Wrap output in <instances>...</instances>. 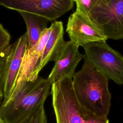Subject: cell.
Listing matches in <instances>:
<instances>
[{"label": "cell", "instance_id": "6da1fadb", "mask_svg": "<svg viewBox=\"0 0 123 123\" xmlns=\"http://www.w3.org/2000/svg\"><path fill=\"white\" fill-rule=\"evenodd\" d=\"M51 84L48 78L38 76L16 86L9 100L0 106V117L4 123H20L44 107Z\"/></svg>", "mask_w": 123, "mask_h": 123}, {"label": "cell", "instance_id": "7a4b0ae2", "mask_svg": "<svg viewBox=\"0 0 123 123\" xmlns=\"http://www.w3.org/2000/svg\"><path fill=\"white\" fill-rule=\"evenodd\" d=\"M72 79L80 104L98 116L108 118L111 99L108 88L109 79L85 62Z\"/></svg>", "mask_w": 123, "mask_h": 123}, {"label": "cell", "instance_id": "3957f363", "mask_svg": "<svg viewBox=\"0 0 123 123\" xmlns=\"http://www.w3.org/2000/svg\"><path fill=\"white\" fill-rule=\"evenodd\" d=\"M52 98L56 123H109L108 118L95 115L83 106L74 93L73 79L66 77L51 84Z\"/></svg>", "mask_w": 123, "mask_h": 123}, {"label": "cell", "instance_id": "277c9868", "mask_svg": "<svg viewBox=\"0 0 123 123\" xmlns=\"http://www.w3.org/2000/svg\"><path fill=\"white\" fill-rule=\"evenodd\" d=\"M28 49L26 32L14 42L0 50V86L5 104L11 97L25 55Z\"/></svg>", "mask_w": 123, "mask_h": 123}, {"label": "cell", "instance_id": "5b68a950", "mask_svg": "<svg viewBox=\"0 0 123 123\" xmlns=\"http://www.w3.org/2000/svg\"><path fill=\"white\" fill-rule=\"evenodd\" d=\"M82 47L84 62L109 79L123 84V56L120 52L105 41L89 43Z\"/></svg>", "mask_w": 123, "mask_h": 123}, {"label": "cell", "instance_id": "8992f818", "mask_svg": "<svg viewBox=\"0 0 123 123\" xmlns=\"http://www.w3.org/2000/svg\"><path fill=\"white\" fill-rule=\"evenodd\" d=\"M88 16L108 38L123 39V0H99Z\"/></svg>", "mask_w": 123, "mask_h": 123}, {"label": "cell", "instance_id": "52a82bcc", "mask_svg": "<svg viewBox=\"0 0 123 123\" xmlns=\"http://www.w3.org/2000/svg\"><path fill=\"white\" fill-rule=\"evenodd\" d=\"M74 3V0H0V5L6 8L41 15L49 21L70 11Z\"/></svg>", "mask_w": 123, "mask_h": 123}, {"label": "cell", "instance_id": "ba28073f", "mask_svg": "<svg viewBox=\"0 0 123 123\" xmlns=\"http://www.w3.org/2000/svg\"><path fill=\"white\" fill-rule=\"evenodd\" d=\"M66 31L70 40L78 47L91 42L106 41L108 39L88 16L76 11L69 16Z\"/></svg>", "mask_w": 123, "mask_h": 123}, {"label": "cell", "instance_id": "9c48e42d", "mask_svg": "<svg viewBox=\"0 0 123 123\" xmlns=\"http://www.w3.org/2000/svg\"><path fill=\"white\" fill-rule=\"evenodd\" d=\"M79 47L70 40L65 41L54 60V65L48 77L51 84L64 78H73L75 69L84 55L79 52Z\"/></svg>", "mask_w": 123, "mask_h": 123}, {"label": "cell", "instance_id": "30bf717a", "mask_svg": "<svg viewBox=\"0 0 123 123\" xmlns=\"http://www.w3.org/2000/svg\"><path fill=\"white\" fill-rule=\"evenodd\" d=\"M50 26L51 28L50 35L41 55L28 81L35 80L38 76V74L41 70L49 62L54 61L65 42L63 38L64 31L62 22L55 21Z\"/></svg>", "mask_w": 123, "mask_h": 123}, {"label": "cell", "instance_id": "8fae6325", "mask_svg": "<svg viewBox=\"0 0 123 123\" xmlns=\"http://www.w3.org/2000/svg\"><path fill=\"white\" fill-rule=\"evenodd\" d=\"M51 30L50 26L46 28L38 42L32 48L28 49L22 64L15 87L22 82L29 80L41 55Z\"/></svg>", "mask_w": 123, "mask_h": 123}, {"label": "cell", "instance_id": "7c38bea8", "mask_svg": "<svg viewBox=\"0 0 123 123\" xmlns=\"http://www.w3.org/2000/svg\"><path fill=\"white\" fill-rule=\"evenodd\" d=\"M26 26L28 49L32 48L39 40L45 30L47 28L49 20L37 14L20 12Z\"/></svg>", "mask_w": 123, "mask_h": 123}, {"label": "cell", "instance_id": "4fadbf2b", "mask_svg": "<svg viewBox=\"0 0 123 123\" xmlns=\"http://www.w3.org/2000/svg\"><path fill=\"white\" fill-rule=\"evenodd\" d=\"M99 0H74L76 10L88 16L90 11L96 6Z\"/></svg>", "mask_w": 123, "mask_h": 123}, {"label": "cell", "instance_id": "5bb4252c", "mask_svg": "<svg viewBox=\"0 0 123 123\" xmlns=\"http://www.w3.org/2000/svg\"><path fill=\"white\" fill-rule=\"evenodd\" d=\"M20 123H48L44 107L31 114Z\"/></svg>", "mask_w": 123, "mask_h": 123}, {"label": "cell", "instance_id": "9a60e30c", "mask_svg": "<svg viewBox=\"0 0 123 123\" xmlns=\"http://www.w3.org/2000/svg\"><path fill=\"white\" fill-rule=\"evenodd\" d=\"M11 36L9 32L0 24V50L9 45Z\"/></svg>", "mask_w": 123, "mask_h": 123}, {"label": "cell", "instance_id": "2e32d148", "mask_svg": "<svg viewBox=\"0 0 123 123\" xmlns=\"http://www.w3.org/2000/svg\"><path fill=\"white\" fill-rule=\"evenodd\" d=\"M3 95L2 92V90L1 89L0 86V106L1 105L2 101H3Z\"/></svg>", "mask_w": 123, "mask_h": 123}, {"label": "cell", "instance_id": "e0dca14e", "mask_svg": "<svg viewBox=\"0 0 123 123\" xmlns=\"http://www.w3.org/2000/svg\"><path fill=\"white\" fill-rule=\"evenodd\" d=\"M0 123H4L3 121L2 120V119L1 118V117H0Z\"/></svg>", "mask_w": 123, "mask_h": 123}]
</instances>
